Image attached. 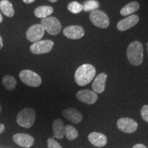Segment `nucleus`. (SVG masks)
Here are the masks:
<instances>
[{
    "instance_id": "obj_23",
    "label": "nucleus",
    "mask_w": 148,
    "mask_h": 148,
    "mask_svg": "<svg viewBox=\"0 0 148 148\" xmlns=\"http://www.w3.org/2000/svg\"><path fill=\"white\" fill-rule=\"evenodd\" d=\"M83 10L86 12L97 10L99 7V3L96 0H87L82 5Z\"/></svg>"
},
{
    "instance_id": "obj_2",
    "label": "nucleus",
    "mask_w": 148,
    "mask_h": 148,
    "mask_svg": "<svg viewBox=\"0 0 148 148\" xmlns=\"http://www.w3.org/2000/svg\"><path fill=\"white\" fill-rule=\"evenodd\" d=\"M127 57L131 64L139 66L143 60V46L139 41H134L127 48Z\"/></svg>"
},
{
    "instance_id": "obj_1",
    "label": "nucleus",
    "mask_w": 148,
    "mask_h": 148,
    "mask_svg": "<svg viewBox=\"0 0 148 148\" xmlns=\"http://www.w3.org/2000/svg\"><path fill=\"white\" fill-rule=\"evenodd\" d=\"M95 68L90 64H84L79 66L75 72V81L79 86H83L89 84L95 77Z\"/></svg>"
},
{
    "instance_id": "obj_21",
    "label": "nucleus",
    "mask_w": 148,
    "mask_h": 148,
    "mask_svg": "<svg viewBox=\"0 0 148 148\" xmlns=\"http://www.w3.org/2000/svg\"><path fill=\"white\" fill-rule=\"evenodd\" d=\"M1 82H2L3 86H4L5 89L10 90V91L15 89L16 84H17L16 79L10 75H5V76H3Z\"/></svg>"
},
{
    "instance_id": "obj_13",
    "label": "nucleus",
    "mask_w": 148,
    "mask_h": 148,
    "mask_svg": "<svg viewBox=\"0 0 148 148\" xmlns=\"http://www.w3.org/2000/svg\"><path fill=\"white\" fill-rule=\"evenodd\" d=\"M138 21H139L138 16L136 14H132V15L128 16L123 19L120 20L117 23L116 27L119 31L123 32V31L127 30L136 25L138 23Z\"/></svg>"
},
{
    "instance_id": "obj_14",
    "label": "nucleus",
    "mask_w": 148,
    "mask_h": 148,
    "mask_svg": "<svg viewBox=\"0 0 148 148\" xmlns=\"http://www.w3.org/2000/svg\"><path fill=\"white\" fill-rule=\"evenodd\" d=\"M62 116L72 123L77 124L82 120V115L80 112L74 108H68L62 111Z\"/></svg>"
},
{
    "instance_id": "obj_34",
    "label": "nucleus",
    "mask_w": 148,
    "mask_h": 148,
    "mask_svg": "<svg viewBox=\"0 0 148 148\" xmlns=\"http://www.w3.org/2000/svg\"><path fill=\"white\" fill-rule=\"evenodd\" d=\"M147 51H148V42H147Z\"/></svg>"
},
{
    "instance_id": "obj_11",
    "label": "nucleus",
    "mask_w": 148,
    "mask_h": 148,
    "mask_svg": "<svg viewBox=\"0 0 148 148\" xmlns=\"http://www.w3.org/2000/svg\"><path fill=\"white\" fill-rule=\"evenodd\" d=\"M84 29L79 25H70L63 29V34L69 39H79L84 36Z\"/></svg>"
},
{
    "instance_id": "obj_30",
    "label": "nucleus",
    "mask_w": 148,
    "mask_h": 148,
    "mask_svg": "<svg viewBox=\"0 0 148 148\" xmlns=\"http://www.w3.org/2000/svg\"><path fill=\"white\" fill-rule=\"evenodd\" d=\"M23 2L25 3H32L34 2L35 0H23Z\"/></svg>"
},
{
    "instance_id": "obj_19",
    "label": "nucleus",
    "mask_w": 148,
    "mask_h": 148,
    "mask_svg": "<svg viewBox=\"0 0 148 148\" xmlns=\"http://www.w3.org/2000/svg\"><path fill=\"white\" fill-rule=\"evenodd\" d=\"M0 10L5 16L12 17L14 15V10L12 4L8 0H1L0 1Z\"/></svg>"
},
{
    "instance_id": "obj_26",
    "label": "nucleus",
    "mask_w": 148,
    "mask_h": 148,
    "mask_svg": "<svg viewBox=\"0 0 148 148\" xmlns=\"http://www.w3.org/2000/svg\"><path fill=\"white\" fill-rule=\"evenodd\" d=\"M140 114L144 121L148 122V105H145L140 110Z\"/></svg>"
},
{
    "instance_id": "obj_18",
    "label": "nucleus",
    "mask_w": 148,
    "mask_h": 148,
    "mask_svg": "<svg viewBox=\"0 0 148 148\" xmlns=\"http://www.w3.org/2000/svg\"><path fill=\"white\" fill-rule=\"evenodd\" d=\"M53 9L49 5H41L38 6L34 10V14L38 18H45L49 16L53 13Z\"/></svg>"
},
{
    "instance_id": "obj_6",
    "label": "nucleus",
    "mask_w": 148,
    "mask_h": 148,
    "mask_svg": "<svg viewBox=\"0 0 148 148\" xmlns=\"http://www.w3.org/2000/svg\"><path fill=\"white\" fill-rule=\"evenodd\" d=\"M90 20L94 25L100 28H106L110 24V20L107 14L101 10L92 11L90 14Z\"/></svg>"
},
{
    "instance_id": "obj_12",
    "label": "nucleus",
    "mask_w": 148,
    "mask_h": 148,
    "mask_svg": "<svg viewBox=\"0 0 148 148\" xmlns=\"http://www.w3.org/2000/svg\"><path fill=\"white\" fill-rule=\"evenodd\" d=\"M76 97L79 101L87 104H93L97 101L98 96L97 93L90 90H81L77 92Z\"/></svg>"
},
{
    "instance_id": "obj_28",
    "label": "nucleus",
    "mask_w": 148,
    "mask_h": 148,
    "mask_svg": "<svg viewBox=\"0 0 148 148\" xmlns=\"http://www.w3.org/2000/svg\"><path fill=\"white\" fill-rule=\"evenodd\" d=\"M4 131H5V125L2 124V123H0V134H2Z\"/></svg>"
},
{
    "instance_id": "obj_22",
    "label": "nucleus",
    "mask_w": 148,
    "mask_h": 148,
    "mask_svg": "<svg viewBox=\"0 0 148 148\" xmlns=\"http://www.w3.org/2000/svg\"><path fill=\"white\" fill-rule=\"evenodd\" d=\"M64 136L68 140H73L78 136V132L73 125H66L64 127Z\"/></svg>"
},
{
    "instance_id": "obj_33",
    "label": "nucleus",
    "mask_w": 148,
    "mask_h": 148,
    "mask_svg": "<svg viewBox=\"0 0 148 148\" xmlns=\"http://www.w3.org/2000/svg\"><path fill=\"white\" fill-rule=\"evenodd\" d=\"M1 103H0V113H1Z\"/></svg>"
},
{
    "instance_id": "obj_15",
    "label": "nucleus",
    "mask_w": 148,
    "mask_h": 148,
    "mask_svg": "<svg viewBox=\"0 0 148 148\" xmlns=\"http://www.w3.org/2000/svg\"><path fill=\"white\" fill-rule=\"evenodd\" d=\"M90 143L97 147H102L107 143V138L103 134L99 132H91L88 136Z\"/></svg>"
},
{
    "instance_id": "obj_7",
    "label": "nucleus",
    "mask_w": 148,
    "mask_h": 148,
    "mask_svg": "<svg viewBox=\"0 0 148 148\" xmlns=\"http://www.w3.org/2000/svg\"><path fill=\"white\" fill-rule=\"evenodd\" d=\"M54 42L51 40H38L35 42L29 47V50L34 54H43L51 51Z\"/></svg>"
},
{
    "instance_id": "obj_3",
    "label": "nucleus",
    "mask_w": 148,
    "mask_h": 148,
    "mask_svg": "<svg viewBox=\"0 0 148 148\" xmlns=\"http://www.w3.org/2000/svg\"><path fill=\"white\" fill-rule=\"evenodd\" d=\"M36 119V112L32 108H25L18 112L16 115V123L21 127L29 128L34 123Z\"/></svg>"
},
{
    "instance_id": "obj_10",
    "label": "nucleus",
    "mask_w": 148,
    "mask_h": 148,
    "mask_svg": "<svg viewBox=\"0 0 148 148\" xmlns=\"http://www.w3.org/2000/svg\"><path fill=\"white\" fill-rule=\"evenodd\" d=\"M12 140L20 147L29 148L34 145V138L31 135L24 133H18L13 135Z\"/></svg>"
},
{
    "instance_id": "obj_25",
    "label": "nucleus",
    "mask_w": 148,
    "mask_h": 148,
    "mask_svg": "<svg viewBox=\"0 0 148 148\" xmlns=\"http://www.w3.org/2000/svg\"><path fill=\"white\" fill-rule=\"evenodd\" d=\"M48 148H62L60 144L53 138H49L47 140Z\"/></svg>"
},
{
    "instance_id": "obj_27",
    "label": "nucleus",
    "mask_w": 148,
    "mask_h": 148,
    "mask_svg": "<svg viewBox=\"0 0 148 148\" xmlns=\"http://www.w3.org/2000/svg\"><path fill=\"white\" fill-rule=\"evenodd\" d=\"M132 148H147V147H146L145 145H144L143 144L138 143V144H136V145L133 146Z\"/></svg>"
},
{
    "instance_id": "obj_5",
    "label": "nucleus",
    "mask_w": 148,
    "mask_h": 148,
    "mask_svg": "<svg viewBox=\"0 0 148 148\" xmlns=\"http://www.w3.org/2000/svg\"><path fill=\"white\" fill-rule=\"evenodd\" d=\"M40 24L43 26L45 31L48 34L53 35L58 34L62 30V25L57 18L54 16H47L42 18Z\"/></svg>"
},
{
    "instance_id": "obj_17",
    "label": "nucleus",
    "mask_w": 148,
    "mask_h": 148,
    "mask_svg": "<svg viewBox=\"0 0 148 148\" xmlns=\"http://www.w3.org/2000/svg\"><path fill=\"white\" fill-rule=\"evenodd\" d=\"M64 127L63 121L60 119H56L53 123V137L62 139L64 136Z\"/></svg>"
},
{
    "instance_id": "obj_31",
    "label": "nucleus",
    "mask_w": 148,
    "mask_h": 148,
    "mask_svg": "<svg viewBox=\"0 0 148 148\" xmlns=\"http://www.w3.org/2000/svg\"><path fill=\"white\" fill-rule=\"evenodd\" d=\"M2 21H3V16L2 14H1V12H0V23H2Z\"/></svg>"
},
{
    "instance_id": "obj_8",
    "label": "nucleus",
    "mask_w": 148,
    "mask_h": 148,
    "mask_svg": "<svg viewBox=\"0 0 148 148\" xmlns=\"http://www.w3.org/2000/svg\"><path fill=\"white\" fill-rule=\"evenodd\" d=\"M45 29L41 24H34L29 27L26 32L27 39L30 42H37L43 37Z\"/></svg>"
},
{
    "instance_id": "obj_9",
    "label": "nucleus",
    "mask_w": 148,
    "mask_h": 148,
    "mask_svg": "<svg viewBox=\"0 0 148 148\" xmlns=\"http://www.w3.org/2000/svg\"><path fill=\"white\" fill-rule=\"evenodd\" d=\"M118 128L125 133H132L137 130L138 124L130 118H121L116 122Z\"/></svg>"
},
{
    "instance_id": "obj_20",
    "label": "nucleus",
    "mask_w": 148,
    "mask_h": 148,
    "mask_svg": "<svg viewBox=\"0 0 148 148\" xmlns=\"http://www.w3.org/2000/svg\"><path fill=\"white\" fill-rule=\"evenodd\" d=\"M139 8L140 5L137 1H132L121 8V10H120V14L123 16H127L129 14L134 13L135 12L138 10Z\"/></svg>"
},
{
    "instance_id": "obj_4",
    "label": "nucleus",
    "mask_w": 148,
    "mask_h": 148,
    "mask_svg": "<svg viewBox=\"0 0 148 148\" xmlns=\"http://www.w3.org/2000/svg\"><path fill=\"white\" fill-rule=\"evenodd\" d=\"M19 78L23 84L31 87H38L42 83L40 75L29 69L23 70L20 72Z\"/></svg>"
},
{
    "instance_id": "obj_32",
    "label": "nucleus",
    "mask_w": 148,
    "mask_h": 148,
    "mask_svg": "<svg viewBox=\"0 0 148 148\" xmlns=\"http://www.w3.org/2000/svg\"><path fill=\"white\" fill-rule=\"evenodd\" d=\"M48 1H50V2H51V3H55V2H56L58 0H48Z\"/></svg>"
},
{
    "instance_id": "obj_16",
    "label": "nucleus",
    "mask_w": 148,
    "mask_h": 148,
    "mask_svg": "<svg viewBox=\"0 0 148 148\" xmlns=\"http://www.w3.org/2000/svg\"><path fill=\"white\" fill-rule=\"evenodd\" d=\"M107 79V75L104 73H101L95 78L92 84L93 91L96 93H101L105 90V84Z\"/></svg>"
},
{
    "instance_id": "obj_24",
    "label": "nucleus",
    "mask_w": 148,
    "mask_h": 148,
    "mask_svg": "<svg viewBox=\"0 0 148 148\" xmlns=\"http://www.w3.org/2000/svg\"><path fill=\"white\" fill-rule=\"evenodd\" d=\"M67 8L73 14H78L83 10L82 5L77 2V1H71V2H70L69 5H68Z\"/></svg>"
},
{
    "instance_id": "obj_29",
    "label": "nucleus",
    "mask_w": 148,
    "mask_h": 148,
    "mask_svg": "<svg viewBox=\"0 0 148 148\" xmlns=\"http://www.w3.org/2000/svg\"><path fill=\"white\" fill-rule=\"evenodd\" d=\"M3 46V38H1V36H0V50L2 49Z\"/></svg>"
}]
</instances>
